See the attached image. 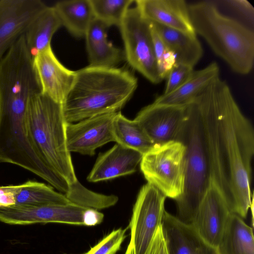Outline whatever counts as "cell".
Wrapping results in <instances>:
<instances>
[{"instance_id":"cell-13","label":"cell","mask_w":254,"mask_h":254,"mask_svg":"<svg viewBox=\"0 0 254 254\" xmlns=\"http://www.w3.org/2000/svg\"><path fill=\"white\" fill-rule=\"evenodd\" d=\"M230 213L220 191L211 182L190 225L204 241L217 249Z\"/></svg>"},{"instance_id":"cell-17","label":"cell","mask_w":254,"mask_h":254,"mask_svg":"<svg viewBox=\"0 0 254 254\" xmlns=\"http://www.w3.org/2000/svg\"><path fill=\"white\" fill-rule=\"evenodd\" d=\"M142 157L140 153L116 143L98 156L87 180L97 183L133 174Z\"/></svg>"},{"instance_id":"cell-22","label":"cell","mask_w":254,"mask_h":254,"mask_svg":"<svg viewBox=\"0 0 254 254\" xmlns=\"http://www.w3.org/2000/svg\"><path fill=\"white\" fill-rule=\"evenodd\" d=\"M217 249L219 254H254L253 228L231 213Z\"/></svg>"},{"instance_id":"cell-33","label":"cell","mask_w":254,"mask_h":254,"mask_svg":"<svg viewBox=\"0 0 254 254\" xmlns=\"http://www.w3.org/2000/svg\"><path fill=\"white\" fill-rule=\"evenodd\" d=\"M125 254H133L131 249L128 245Z\"/></svg>"},{"instance_id":"cell-16","label":"cell","mask_w":254,"mask_h":254,"mask_svg":"<svg viewBox=\"0 0 254 254\" xmlns=\"http://www.w3.org/2000/svg\"><path fill=\"white\" fill-rule=\"evenodd\" d=\"M161 227L169 254H219L193 227L165 211Z\"/></svg>"},{"instance_id":"cell-25","label":"cell","mask_w":254,"mask_h":254,"mask_svg":"<svg viewBox=\"0 0 254 254\" xmlns=\"http://www.w3.org/2000/svg\"><path fill=\"white\" fill-rule=\"evenodd\" d=\"M15 199V205L22 206L71 203L64 194L55 191L53 187L33 180L19 185Z\"/></svg>"},{"instance_id":"cell-6","label":"cell","mask_w":254,"mask_h":254,"mask_svg":"<svg viewBox=\"0 0 254 254\" xmlns=\"http://www.w3.org/2000/svg\"><path fill=\"white\" fill-rule=\"evenodd\" d=\"M185 147L179 141L154 145L142 155L140 170L147 183L166 197L177 200L185 180Z\"/></svg>"},{"instance_id":"cell-1","label":"cell","mask_w":254,"mask_h":254,"mask_svg":"<svg viewBox=\"0 0 254 254\" xmlns=\"http://www.w3.org/2000/svg\"><path fill=\"white\" fill-rule=\"evenodd\" d=\"M192 101L203 124L211 182L217 187L230 212L246 218L254 203L253 125L241 110L227 83L220 76Z\"/></svg>"},{"instance_id":"cell-18","label":"cell","mask_w":254,"mask_h":254,"mask_svg":"<svg viewBox=\"0 0 254 254\" xmlns=\"http://www.w3.org/2000/svg\"><path fill=\"white\" fill-rule=\"evenodd\" d=\"M108 28L94 18L86 32L84 37L89 66L117 67L125 58L124 52L108 41Z\"/></svg>"},{"instance_id":"cell-3","label":"cell","mask_w":254,"mask_h":254,"mask_svg":"<svg viewBox=\"0 0 254 254\" xmlns=\"http://www.w3.org/2000/svg\"><path fill=\"white\" fill-rule=\"evenodd\" d=\"M188 8L195 34L233 71L241 75L250 73L254 63V31L222 13L214 1L195 2L188 4Z\"/></svg>"},{"instance_id":"cell-20","label":"cell","mask_w":254,"mask_h":254,"mask_svg":"<svg viewBox=\"0 0 254 254\" xmlns=\"http://www.w3.org/2000/svg\"><path fill=\"white\" fill-rule=\"evenodd\" d=\"M151 23L164 44L176 56L177 63L192 67L197 64L202 56L203 49L196 35Z\"/></svg>"},{"instance_id":"cell-30","label":"cell","mask_w":254,"mask_h":254,"mask_svg":"<svg viewBox=\"0 0 254 254\" xmlns=\"http://www.w3.org/2000/svg\"><path fill=\"white\" fill-rule=\"evenodd\" d=\"M145 254H169L161 225L157 229Z\"/></svg>"},{"instance_id":"cell-14","label":"cell","mask_w":254,"mask_h":254,"mask_svg":"<svg viewBox=\"0 0 254 254\" xmlns=\"http://www.w3.org/2000/svg\"><path fill=\"white\" fill-rule=\"evenodd\" d=\"M41 93L62 104L73 83L75 71L65 67L57 59L51 46L33 58Z\"/></svg>"},{"instance_id":"cell-11","label":"cell","mask_w":254,"mask_h":254,"mask_svg":"<svg viewBox=\"0 0 254 254\" xmlns=\"http://www.w3.org/2000/svg\"><path fill=\"white\" fill-rule=\"evenodd\" d=\"M118 112L93 117L74 123H66V141L69 152L93 156L98 148L115 141L113 123Z\"/></svg>"},{"instance_id":"cell-19","label":"cell","mask_w":254,"mask_h":254,"mask_svg":"<svg viewBox=\"0 0 254 254\" xmlns=\"http://www.w3.org/2000/svg\"><path fill=\"white\" fill-rule=\"evenodd\" d=\"M218 64L212 62L203 68L193 70L187 80L175 90L157 97L153 103L160 105H186L213 80L219 77Z\"/></svg>"},{"instance_id":"cell-32","label":"cell","mask_w":254,"mask_h":254,"mask_svg":"<svg viewBox=\"0 0 254 254\" xmlns=\"http://www.w3.org/2000/svg\"><path fill=\"white\" fill-rule=\"evenodd\" d=\"M226 1L243 14L246 15L250 19L252 18V19H254V8L248 1L233 0H226Z\"/></svg>"},{"instance_id":"cell-7","label":"cell","mask_w":254,"mask_h":254,"mask_svg":"<svg viewBox=\"0 0 254 254\" xmlns=\"http://www.w3.org/2000/svg\"><path fill=\"white\" fill-rule=\"evenodd\" d=\"M103 218L97 210L73 203L0 207V222L9 225L54 223L92 226L101 223Z\"/></svg>"},{"instance_id":"cell-26","label":"cell","mask_w":254,"mask_h":254,"mask_svg":"<svg viewBox=\"0 0 254 254\" xmlns=\"http://www.w3.org/2000/svg\"><path fill=\"white\" fill-rule=\"evenodd\" d=\"M132 0H90L94 18L107 27L119 26Z\"/></svg>"},{"instance_id":"cell-29","label":"cell","mask_w":254,"mask_h":254,"mask_svg":"<svg viewBox=\"0 0 254 254\" xmlns=\"http://www.w3.org/2000/svg\"><path fill=\"white\" fill-rule=\"evenodd\" d=\"M193 67L182 64L176 63L169 73L163 94L175 90L184 83L193 71Z\"/></svg>"},{"instance_id":"cell-10","label":"cell","mask_w":254,"mask_h":254,"mask_svg":"<svg viewBox=\"0 0 254 254\" xmlns=\"http://www.w3.org/2000/svg\"><path fill=\"white\" fill-rule=\"evenodd\" d=\"M187 105L151 103L142 108L135 120L154 145L178 141L187 118Z\"/></svg>"},{"instance_id":"cell-28","label":"cell","mask_w":254,"mask_h":254,"mask_svg":"<svg viewBox=\"0 0 254 254\" xmlns=\"http://www.w3.org/2000/svg\"><path fill=\"white\" fill-rule=\"evenodd\" d=\"M126 229L112 231L88 251L81 254H116L126 239Z\"/></svg>"},{"instance_id":"cell-24","label":"cell","mask_w":254,"mask_h":254,"mask_svg":"<svg viewBox=\"0 0 254 254\" xmlns=\"http://www.w3.org/2000/svg\"><path fill=\"white\" fill-rule=\"evenodd\" d=\"M113 133L117 143L142 155L154 146L139 124L135 120L127 119L120 112L114 118Z\"/></svg>"},{"instance_id":"cell-5","label":"cell","mask_w":254,"mask_h":254,"mask_svg":"<svg viewBox=\"0 0 254 254\" xmlns=\"http://www.w3.org/2000/svg\"><path fill=\"white\" fill-rule=\"evenodd\" d=\"M187 118L178 141L185 147L184 190L176 200L177 218L191 225L211 183L209 156L203 124L193 101L187 105Z\"/></svg>"},{"instance_id":"cell-8","label":"cell","mask_w":254,"mask_h":254,"mask_svg":"<svg viewBox=\"0 0 254 254\" xmlns=\"http://www.w3.org/2000/svg\"><path fill=\"white\" fill-rule=\"evenodd\" d=\"M128 64L153 84L163 80L157 70L150 22L135 7L129 8L119 26Z\"/></svg>"},{"instance_id":"cell-9","label":"cell","mask_w":254,"mask_h":254,"mask_svg":"<svg viewBox=\"0 0 254 254\" xmlns=\"http://www.w3.org/2000/svg\"><path fill=\"white\" fill-rule=\"evenodd\" d=\"M166 197L156 187L147 183L140 189L134 204L129 224L128 246L133 254H145L161 225Z\"/></svg>"},{"instance_id":"cell-12","label":"cell","mask_w":254,"mask_h":254,"mask_svg":"<svg viewBox=\"0 0 254 254\" xmlns=\"http://www.w3.org/2000/svg\"><path fill=\"white\" fill-rule=\"evenodd\" d=\"M47 6L40 0H0V61Z\"/></svg>"},{"instance_id":"cell-31","label":"cell","mask_w":254,"mask_h":254,"mask_svg":"<svg viewBox=\"0 0 254 254\" xmlns=\"http://www.w3.org/2000/svg\"><path fill=\"white\" fill-rule=\"evenodd\" d=\"M19 185L0 186V207L15 205Z\"/></svg>"},{"instance_id":"cell-27","label":"cell","mask_w":254,"mask_h":254,"mask_svg":"<svg viewBox=\"0 0 254 254\" xmlns=\"http://www.w3.org/2000/svg\"><path fill=\"white\" fill-rule=\"evenodd\" d=\"M150 27L157 70L160 78L163 80L177 63L176 57L164 44L151 22Z\"/></svg>"},{"instance_id":"cell-15","label":"cell","mask_w":254,"mask_h":254,"mask_svg":"<svg viewBox=\"0 0 254 254\" xmlns=\"http://www.w3.org/2000/svg\"><path fill=\"white\" fill-rule=\"evenodd\" d=\"M135 7L147 21L196 35L190 19L188 4L184 0H136Z\"/></svg>"},{"instance_id":"cell-2","label":"cell","mask_w":254,"mask_h":254,"mask_svg":"<svg viewBox=\"0 0 254 254\" xmlns=\"http://www.w3.org/2000/svg\"><path fill=\"white\" fill-rule=\"evenodd\" d=\"M137 79L125 68L87 66L75 71L72 86L62 103L67 123H74L120 112L133 95Z\"/></svg>"},{"instance_id":"cell-21","label":"cell","mask_w":254,"mask_h":254,"mask_svg":"<svg viewBox=\"0 0 254 254\" xmlns=\"http://www.w3.org/2000/svg\"><path fill=\"white\" fill-rule=\"evenodd\" d=\"M62 26L53 6H47L32 21L24 35L33 59L51 46L53 35Z\"/></svg>"},{"instance_id":"cell-4","label":"cell","mask_w":254,"mask_h":254,"mask_svg":"<svg viewBox=\"0 0 254 254\" xmlns=\"http://www.w3.org/2000/svg\"><path fill=\"white\" fill-rule=\"evenodd\" d=\"M25 123L29 137L49 167L70 185L78 182L66 146L62 104L42 93L31 97Z\"/></svg>"},{"instance_id":"cell-23","label":"cell","mask_w":254,"mask_h":254,"mask_svg":"<svg viewBox=\"0 0 254 254\" xmlns=\"http://www.w3.org/2000/svg\"><path fill=\"white\" fill-rule=\"evenodd\" d=\"M62 26L73 36L84 37L94 18L90 0H68L54 6Z\"/></svg>"}]
</instances>
